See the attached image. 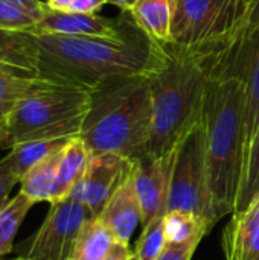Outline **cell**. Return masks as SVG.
Segmentation results:
<instances>
[{"instance_id": "30", "label": "cell", "mask_w": 259, "mask_h": 260, "mask_svg": "<svg viewBox=\"0 0 259 260\" xmlns=\"http://www.w3.org/2000/svg\"><path fill=\"white\" fill-rule=\"evenodd\" d=\"M131 253L133 251L130 250L128 245L121 244V242H116L104 260H128V257L131 256Z\"/></svg>"}, {"instance_id": "8", "label": "cell", "mask_w": 259, "mask_h": 260, "mask_svg": "<svg viewBox=\"0 0 259 260\" xmlns=\"http://www.w3.org/2000/svg\"><path fill=\"white\" fill-rule=\"evenodd\" d=\"M93 218L90 210L67 198L50 204V210L31 241L26 257L32 260H70L84 224Z\"/></svg>"}, {"instance_id": "5", "label": "cell", "mask_w": 259, "mask_h": 260, "mask_svg": "<svg viewBox=\"0 0 259 260\" xmlns=\"http://www.w3.org/2000/svg\"><path fill=\"white\" fill-rule=\"evenodd\" d=\"M90 91L81 85L43 78L5 117L0 146L11 149L29 142L79 137L90 110Z\"/></svg>"}, {"instance_id": "28", "label": "cell", "mask_w": 259, "mask_h": 260, "mask_svg": "<svg viewBox=\"0 0 259 260\" xmlns=\"http://www.w3.org/2000/svg\"><path fill=\"white\" fill-rule=\"evenodd\" d=\"M258 27H259V3L256 5V6L250 8V9L246 12L244 18L240 21V24L234 29V32H232V34H231L224 41H231V40H237V38L246 37V35H249L250 32L256 30ZM224 41H221V43H224Z\"/></svg>"}, {"instance_id": "26", "label": "cell", "mask_w": 259, "mask_h": 260, "mask_svg": "<svg viewBox=\"0 0 259 260\" xmlns=\"http://www.w3.org/2000/svg\"><path fill=\"white\" fill-rule=\"evenodd\" d=\"M198 241L194 242H182V244H174V242H166L165 248L162 250L160 256L157 260H191L197 247Z\"/></svg>"}, {"instance_id": "29", "label": "cell", "mask_w": 259, "mask_h": 260, "mask_svg": "<svg viewBox=\"0 0 259 260\" xmlns=\"http://www.w3.org/2000/svg\"><path fill=\"white\" fill-rule=\"evenodd\" d=\"M107 0H73L67 12L73 14H98Z\"/></svg>"}, {"instance_id": "36", "label": "cell", "mask_w": 259, "mask_h": 260, "mask_svg": "<svg viewBox=\"0 0 259 260\" xmlns=\"http://www.w3.org/2000/svg\"><path fill=\"white\" fill-rule=\"evenodd\" d=\"M3 120H5V117H3V114L0 113V128H2V123H3Z\"/></svg>"}, {"instance_id": "11", "label": "cell", "mask_w": 259, "mask_h": 260, "mask_svg": "<svg viewBox=\"0 0 259 260\" xmlns=\"http://www.w3.org/2000/svg\"><path fill=\"white\" fill-rule=\"evenodd\" d=\"M122 30L121 17L105 18L99 14H73L50 11L47 8L44 17L34 32L66 35V37H95L118 38Z\"/></svg>"}, {"instance_id": "4", "label": "cell", "mask_w": 259, "mask_h": 260, "mask_svg": "<svg viewBox=\"0 0 259 260\" xmlns=\"http://www.w3.org/2000/svg\"><path fill=\"white\" fill-rule=\"evenodd\" d=\"M166 59L150 73L153 129L148 154L163 155L179 146L202 120L208 69L195 49L165 44Z\"/></svg>"}, {"instance_id": "22", "label": "cell", "mask_w": 259, "mask_h": 260, "mask_svg": "<svg viewBox=\"0 0 259 260\" xmlns=\"http://www.w3.org/2000/svg\"><path fill=\"white\" fill-rule=\"evenodd\" d=\"M211 230L209 224L200 216L185 210H169L165 215L166 242L182 244L202 241Z\"/></svg>"}, {"instance_id": "33", "label": "cell", "mask_w": 259, "mask_h": 260, "mask_svg": "<svg viewBox=\"0 0 259 260\" xmlns=\"http://www.w3.org/2000/svg\"><path fill=\"white\" fill-rule=\"evenodd\" d=\"M136 2H137V0H107V3L118 6V8H119L121 11H124V12H131V9L134 8Z\"/></svg>"}, {"instance_id": "17", "label": "cell", "mask_w": 259, "mask_h": 260, "mask_svg": "<svg viewBox=\"0 0 259 260\" xmlns=\"http://www.w3.org/2000/svg\"><path fill=\"white\" fill-rule=\"evenodd\" d=\"M41 79L43 78L37 73L0 62V113L3 117H6L17 102L31 93Z\"/></svg>"}, {"instance_id": "32", "label": "cell", "mask_w": 259, "mask_h": 260, "mask_svg": "<svg viewBox=\"0 0 259 260\" xmlns=\"http://www.w3.org/2000/svg\"><path fill=\"white\" fill-rule=\"evenodd\" d=\"M73 0H46V6L50 11H60V12H67Z\"/></svg>"}, {"instance_id": "2", "label": "cell", "mask_w": 259, "mask_h": 260, "mask_svg": "<svg viewBox=\"0 0 259 260\" xmlns=\"http://www.w3.org/2000/svg\"><path fill=\"white\" fill-rule=\"evenodd\" d=\"M153 129L150 75H118L90 91L81 140L92 155L118 154L127 160L148 152Z\"/></svg>"}, {"instance_id": "34", "label": "cell", "mask_w": 259, "mask_h": 260, "mask_svg": "<svg viewBox=\"0 0 259 260\" xmlns=\"http://www.w3.org/2000/svg\"><path fill=\"white\" fill-rule=\"evenodd\" d=\"M244 3L247 5V11L250 9V8H253V6H256L259 3V0H244Z\"/></svg>"}, {"instance_id": "35", "label": "cell", "mask_w": 259, "mask_h": 260, "mask_svg": "<svg viewBox=\"0 0 259 260\" xmlns=\"http://www.w3.org/2000/svg\"><path fill=\"white\" fill-rule=\"evenodd\" d=\"M128 260H139L137 254H136V251H133V253H131V256L128 257Z\"/></svg>"}, {"instance_id": "13", "label": "cell", "mask_w": 259, "mask_h": 260, "mask_svg": "<svg viewBox=\"0 0 259 260\" xmlns=\"http://www.w3.org/2000/svg\"><path fill=\"white\" fill-rule=\"evenodd\" d=\"M226 260H259V193L235 212L223 232Z\"/></svg>"}, {"instance_id": "27", "label": "cell", "mask_w": 259, "mask_h": 260, "mask_svg": "<svg viewBox=\"0 0 259 260\" xmlns=\"http://www.w3.org/2000/svg\"><path fill=\"white\" fill-rule=\"evenodd\" d=\"M15 184H20V178L14 174L8 160L3 157L0 160V209L8 203L9 193Z\"/></svg>"}, {"instance_id": "15", "label": "cell", "mask_w": 259, "mask_h": 260, "mask_svg": "<svg viewBox=\"0 0 259 260\" xmlns=\"http://www.w3.org/2000/svg\"><path fill=\"white\" fill-rule=\"evenodd\" d=\"M172 2L174 0H137L130 12L136 24L162 46L172 44Z\"/></svg>"}, {"instance_id": "6", "label": "cell", "mask_w": 259, "mask_h": 260, "mask_svg": "<svg viewBox=\"0 0 259 260\" xmlns=\"http://www.w3.org/2000/svg\"><path fill=\"white\" fill-rule=\"evenodd\" d=\"M185 210L205 219L212 229L220 219L215 210L206 158V140L202 120L177 146L168 212Z\"/></svg>"}, {"instance_id": "1", "label": "cell", "mask_w": 259, "mask_h": 260, "mask_svg": "<svg viewBox=\"0 0 259 260\" xmlns=\"http://www.w3.org/2000/svg\"><path fill=\"white\" fill-rule=\"evenodd\" d=\"M122 30L118 38L66 37L34 32L40 52V75L95 88L118 75H150L166 59L165 46L151 40L130 12H121Z\"/></svg>"}, {"instance_id": "23", "label": "cell", "mask_w": 259, "mask_h": 260, "mask_svg": "<svg viewBox=\"0 0 259 260\" xmlns=\"http://www.w3.org/2000/svg\"><path fill=\"white\" fill-rule=\"evenodd\" d=\"M47 11V9H46ZM46 11L29 9L6 0H0V30L26 32L34 30Z\"/></svg>"}, {"instance_id": "24", "label": "cell", "mask_w": 259, "mask_h": 260, "mask_svg": "<svg viewBox=\"0 0 259 260\" xmlns=\"http://www.w3.org/2000/svg\"><path fill=\"white\" fill-rule=\"evenodd\" d=\"M165 215H157L150 224L142 229V235L136 242V254L139 260H157L166 245L165 235Z\"/></svg>"}, {"instance_id": "12", "label": "cell", "mask_w": 259, "mask_h": 260, "mask_svg": "<svg viewBox=\"0 0 259 260\" xmlns=\"http://www.w3.org/2000/svg\"><path fill=\"white\" fill-rule=\"evenodd\" d=\"M96 218L111 232L118 242L128 245L136 227L142 224V206L131 174L114 190Z\"/></svg>"}, {"instance_id": "31", "label": "cell", "mask_w": 259, "mask_h": 260, "mask_svg": "<svg viewBox=\"0 0 259 260\" xmlns=\"http://www.w3.org/2000/svg\"><path fill=\"white\" fill-rule=\"evenodd\" d=\"M6 2L20 5V6L29 8V9H35V11H46L47 9L46 3L41 2V0H6Z\"/></svg>"}, {"instance_id": "21", "label": "cell", "mask_w": 259, "mask_h": 260, "mask_svg": "<svg viewBox=\"0 0 259 260\" xmlns=\"http://www.w3.org/2000/svg\"><path fill=\"white\" fill-rule=\"evenodd\" d=\"M34 204L23 192H18L0 209V260L12 251L14 238Z\"/></svg>"}, {"instance_id": "7", "label": "cell", "mask_w": 259, "mask_h": 260, "mask_svg": "<svg viewBox=\"0 0 259 260\" xmlns=\"http://www.w3.org/2000/svg\"><path fill=\"white\" fill-rule=\"evenodd\" d=\"M247 12L244 0H174L172 44L188 49L224 41Z\"/></svg>"}, {"instance_id": "16", "label": "cell", "mask_w": 259, "mask_h": 260, "mask_svg": "<svg viewBox=\"0 0 259 260\" xmlns=\"http://www.w3.org/2000/svg\"><path fill=\"white\" fill-rule=\"evenodd\" d=\"M0 62L40 75V52L34 34L0 30Z\"/></svg>"}, {"instance_id": "19", "label": "cell", "mask_w": 259, "mask_h": 260, "mask_svg": "<svg viewBox=\"0 0 259 260\" xmlns=\"http://www.w3.org/2000/svg\"><path fill=\"white\" fill-rule=\"evenodd\" d=\"M61 151L38 161L20 180V192H23L35 204L37 203H49L50 204L52 187H53Z\"/></svg>"}, {"instance_id": "14", "label": "cell", "mask_w": 259, "mask_h": 260, "mask_svg": "<svg viewBox=\"0 0 259 260\" xmlns=\"http://www.w3.org/2000/svg\"><path fill=\"white\" fill-rule=\"evenodd\" d=\"M92 154L81 140V137L70 139L61 151L56 175L52 187L50 204L64 201L70 197L73 187L82 178Z\"/></svg>"}, {"instance_id": "20", "label": "cell", "mask_w": 259, "mask_h": 260, "mask_svg": "<svg viewBox=\"0 0 259 260\" xmlns=\"http://www.w3.org/2000/svg\"><path fill=\"white\" fill-rule=\"evenodd\" d=\"M70 140V139H69ZM66 139L61 140H46V142H29L21 143L9 149L5 155L14 174L21 180V177L38 161L47 158L49 155L61 151L64 145L69 142Z\"/></svg>"}, {"instance_id": "10", "label": "cell", "mask_w": 259, "mask_h": 260, "mask_svg": "<svg viewBox=\"0 0 259 260\" xmlns=\"http://www.w3.org/2000/svg\"><path fill=\"white\" fill-rule=\"evenodd\" d=\"M177 148L163 155L145 154L133 161L131 177L142 206V229L157 215L168 212V198Z\"/></svg>"}, {"instance_id": "3", "label": "cell", "mask_w": 259, "mask_h": 260, "mask_svg": "<svg viewBox=\"0 0 259 260\" xmlns=\"http://www.w3.org/2000/svg\"><path fill=\"white\" fill-rule=\"evenodd\" d=\"M211 190L218 218L234 213L246 166L244 88L237 78L209 76L202 113Z\"/></svg>"}, {"instance_id": "25", "label": "cell", "mask_w": 259, "mask_h": 260, "mask_svg": "<svg viewBox=\"0 0 259 260\" xmlns=\"http://www.w3.org/2000/svg\"><path fill=\"white\" fill-rule=\"evenodd\" d=\"M259 193V128L253 143L250 146L249 151V157L246 161V168H244V174H243V183H241V189H240V195L235 204V212L243 210L252 200L255 195Z\"/></svg>"}, {"instance_id": "18", "label": "cell", "mask_w": 259, "mask_h": 260, "mask_svg": "<svg viewBox=\"0 0 259 260\" xmlns=\"http://www.w3.org/2000/svg\"><path fill=\"white\" fill-rule=\"evenodd\" d=\"M116 242L111 232L98 218H90L76 239L70 260H104Z\"/></svg>"}, {"instance_id": "9", "label": "cell", "mask_w": 259, "mask_h": 260, "mask_svg": "<svg viewBox=\"0 0 259 260\" xmlns=\"http://www.w3.org/2000/svg\"><path fill=\"white\" fill-rule=\"evenodd\" d=\"M133 161L118 154L92 155L87 169L69 198L85 206L93 218L105 207L114 190L130 177Z\"/></svg>"}, {"instance_id": "37", "label": "cell", "mask_w": 259, "mask_h": 260, "mask_svg": "<svg viewBox=\"0 0 259 260\" xmlns=\"http://www.w3.org/2000/svg\"><path fill=\"white\" fill-rule=\"evenodd\" d=\"M12 260H32V259H29V257H26V256H24V257H17V259H12Z\"/></svg>"}]
</instances>
